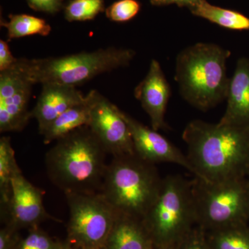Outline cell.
I'll return each instance as SVG.
<instances>
[{"label": "cell", "instance_id": "obj_24", "mask_svg": "<svg viewBox=\"0 0 249 249\" xmlns=\"http://www.w3.org/2000/svg\"><path fill=\"white\" fill-rule=\"evenodd\" d=\"M60 244L53 242L51 237L37 227L31 229L29 235L19 242L16 249H57Z\"/></svg>", "mask_w": 249, "mask_h": 249}, {"label": "cell", "instance_id": "obj_6", "mask_svg": "<svg viewBox=\"0 0 249 249\" xmlns=\"http://www.w3.org/2000/svg\"><path fill=\"white\" fill-rule=\"evenodd\" d=\"M142 222L156 249L178 247L196 225L192 181L180 175L163 178L158 198Z\"/></svg>", "mask_w": 249, "mask_h": 249}, {"label": "cell", "instance_id": "obj_30", "mask_svg": "<svg viewBox=\"0 0 249 249\" xmlns=\"http://www.w3.org/2000/svg\"><path fill=\"white\" fill-rule=\"evenodd\" d=\"M57 249H72L71 247H70V246H68L67 245H61V244H60V245H59L58 248Z\"/></svg>", "mask_w": 249, "mask_h": 249}, {"label": "cell", "instance_id": "obj_32", "mask_svg": "<svg viewBox=\"0 0 249 249\" xmlns=\"http://www.w3.org/2000/svg\"></svg>", "mask_w": 249, "mask_h": 249}, {"label": "cell", "instance_id": "obj_22", "mask_svg": "<svg viewBox=\"0 0 249 249\" xmlns=\"http://www.w3.org/2000/svg\"><path fill=\"white\" fill-rule=\"evenodd\" d=\"M104 11V0H71L65 7V18L70 22H84Z\"/></svg>", "mask_w": 249, "mask_h": 249}, {"label": "cell", "instance_id": "obj_15", "mask_svg": "<svg viewBox=\"0 0 249 249\" xmlns=\"http://www.w3.org/2000/svg\"><path fill=\"white\" fill-rule=\"evenodd\" d=\"M227 107L219 123L247 129L249 124V60L237 62L228 89Z\"/></svg>", "mask_w": 249, "mask_h": 249}, {"label": "cell", "instance_id": "obj_3", "mask_svg": "<svg viewBox=\"0 0 249 249\" xmlns=\"http://www.w3.org/2000/svg\"><path fill=\"white\" fill-rule=\"evenodd\" d=\"M229 51L213 43H196L178 54L175 80L180 94L192 106L209 110L227 99L230 78Z\"/></svg>", "mask_w": 249, "mask_h": 249}, {"label": "cell", "instance_id": "obj_23", "mask_svg": "<svg viewBox=\"0 0 249 249\" xmlns=\"http://www.w3.org/2000/svg\"><path fill=\"white\" fill-rule=\"evenodd\" d=\"M141 4L137 0H119L106 10V16L116 22L130 20L139 14Z\"/></svg>", "mask_w": 249, "mask_h": 249}, {"label": "cell", "instance_id": "obj_17", "mask_svg": "<svg viewBox=\"0 0 249 249\" xmlns=\"http://www.w3.org/2000/svg\"><path fill=\"white\" fill-rule=\"evenodd\" d=\"M96 91V90L90 91L85 96L83 102L67 109L49 124L41 134L43 136L44 143L47 145L56 142L75 129L88 126Z\"/></svg>", "mask_w": 249, "mask_h": 249}, {"label": "cell", "instance_id": "obj_31", "mask_svg": "<svg viewBox=\"0 0 249 249\" xmlns=\"http://www.w3.org/2000/svg\"><path fill=\"white\" fill-rule=\"evenodd\" d=\"M178 247H170V248H166V249H178Z\"/></svg>", "mask_w": 249, "mask_h": 249}, {"label": "cell", "instance_id": "obj_13", "mask_svg": "<svg viewBox=\"0 0 249 249\" xmlns=\"http://www.w3.org/2000/svg\"><path fill=\"white\" fill-rule=\"evenodd\" d=\"M171 96L169 83L160 62L152 60L146 76L134 89V96L150 116L152 128H168L165 121L167 106Z\"/></svg>", "mask_w": 249, "mask_h": 249}, {"label": "cell", "instance_id": "obj_18", "mask_svg": "<svg viewBox=\"0 0 249 249\" xmlns=\"http://www.w3.org/2000/svg\"><path fill=\"white\" fill-rule=\"evenodd\" d=\"M189 10L194 16L226 29L249 31V18L247 16L237 11L214 6L206 0H202Z\"/></svg>", "mask_w": 249, "mask_h": 249}, {"label": "cell", "instance_id": "obj_11", "mask_svg": "<svg viewBox=\"0 0 249 249\" xmlns=\"http://www.w3.org/2000/svg\"><path fill=\"white\" fill-rule=\"evenodd\" d=\"M44 193L23 176L22 173L12 180V193L9 202L1 209V217L6 226L20 228L37 227L47 219H58L46 211L43 202Z\"/></svg>", "mask_w": 249, "mask_h": 249}, {"label": "cell", "instance_id": "obj_20", "mask_svg": "<svg viewBox=\"0 0 249 249\" xmlns=\"http://www.w3.org/2000/svg\"><path fill=\"white\" fill-rule=\"evenodd\" d=\"M1 25L7 29L9 40L29 36H47L52 31L45 19L27 14L11 15L9 21H1Z\"/></svg>", "mask_w": 249, "mask_h": 249}, {"label": "cell", "instance_id": "obj_5", "mask_svg": "<svg viewBox=\"0 0 249 249\" xmlns=\"http://www.w3.org/2000/svg\"><path fill=\"white\" fill-rule=\"evenodd\" d=\"M135 56L132 49L109 47L64 56L18 58L17 65L34 85L58 83L76 88L103 73L129 66Z\"/></svg>", "mask_w": 249, "mask_h": 249}, {"label": "cell", "instance_id": "obj_14", "mask_svg": "<svg viewBox=\"0 0 249 249\" xmlns=\"http://www.w3.org/2000/svg\"><path fill=\"white\" fill-rule=\"evenodd\" d=\"M42 86L35 107L31 111V119L37 120L40 134L59 116L85 98L76 87L58 83H45Z\"/></svg>", "mask_w": 249, "mask_h": 249}, {"label": "cell", "instance_id": "obj_2", "mask_svg": "<svg viewBox=\"0 0 249 249\" xmlns=\"http://www.w3.org/2000/svg\"><path fill=\"white\" fill-rule=\"evenodd\" d=\"M106 149L88 126L55 142L45 156L50 181L64 194L100 193L107 170Z\"/></svg>", "mask_w": 249, "mask_h": 249}, {"label": "cell", "instance_id": "obj_12", "mask_svg": "<svg viewBox=\"0 0 249 249\" xmlns=\"http://www.w3.org/2000/svg\"><path fill=\"white\" fill-rule=\"evenodd\" d=\"M123 117L128 124L136 155L150 163H172L181 165L194 174L187 155L158 131L144 125L132 116L121 110Z\"/></svg>", "mask_w": 249, "mask_h": 249}, {"label": "cell", "instance_id": "obj_16", "mask_svg": "<svg viewBox=\"0 0 249 249\" xmlns=\"http://www.w3.org/2000/svg\"><path fill=\"white\" fill-rule=\"evenodd\" d=\"M107 249H156L142 219L118 213L108 237Z\"/></svg>", "mask_w": 249, "mask_h": 249}, {"label": "cell", "instance_id": "obj_4", "mask_svg": "<svg viewBox=\"0 0 249 249\" xmlns=\"http://www.w3.org/2000/svg\"><path fill=\"white\" fill-rule=\"evenodd\" d=\"M163 178L138 155L113 157L100 193L118 213L143 219L158 198Z\"/></svg>", "mask_w": 249, "mask_h": 249}, {"label": "cell", "instance_id": "obj_8", "mask_svg": "<svg viewBox=\"0 0 249 249\" xmlns=\"http://www.w3.org/2000/svg\"><path fill=\"white\" fill-rule=\"evenodd\" d=\"M69 211V235L83 249L106 246L118 213L101 193L65 194Z\"/></svg>", "mask_w": 249, "mask_h": 249}, {"label": "cell", "instance_id": "obj_28", "mask_svg": "<svg viewBox=\"0 0 249 249\" xmlns=\"http://www.w3.org/2000/svg\"><path fill=\"white\" fill-rule=\"evenodd\" d=\"M16 229L6 226L0 232V249H14L16 244L14 232Z\"/></svg>", "mask_w": 249, "mask_h": 249}, {"label": "cell", "instance_id": "obj_10", "mask_svg": "<svg viewBox=\"0 0 249 249\" xmlns=\"http://www.w3.org/2000/svg\"><path fill=\"white\" fill-rule=\"evenodd\" d=\"M88 126L109 155L136 154L130 129L121 109L98 91Z\"/></svg>", "mask_w": 249, "mask_h": 249}, {"label": "cell", "instance_id": "obj_1", "mask_svg": "<svg viewBox=\"0 0 249 249\" xmlns=\"http://www.w3.org/2000/svg\"><path fill=\"white\" fill-rule=\"evenodd\" d=\"M182 138L195 177L209 182L240 178L249 157L247 129L195 120L187 124Z\"/></svg>", "mask_w": 249, "mask_h": 249}, {"label": "cell", "instance_id": "obj_21", "mask_svg": "<svg viewBox=\"0 0 249 249\" xmlns=\"http://www.w3.org/2000/svg\"><path fill=\"white\" fill-rule=\"evenodd\" d=\"M211 249H249V231L242 226L207 232Z\"/></svg>", "mask_w": 249, "mask_h": 249}, {"label": "cell", "instance_id": "obj_26", "mask_svg": "<svg viewBox=\"0 0 249 249\" xmlns=\"http://www.w3.org/2000/svg\"><path fill=\"white\" fill-rule=\"evenodd\" d=\"M29 7L34 11L55 14L64 8L65 0H26Z\"/></svg>", "mask_w": 249, "mask_h": 249}, {"label": "cell", "instance_id": "obj_25", "mask_svg": "<svg viewBox=\"0 0 249 249\" xmlns=\"http://www.w3.org/2000/svg\"><path fill=\"white\" fill-rule=\"evenodd\" d=\"M178 249H211L208 243L207 232L196 225L180 242Z\"/></svg>", "mask_w": 249, "mask_h": 249}, {"label": "cell", "instance_id": "obj_9", "mask_svg": "<svg viewBox=\"0 0 249 249\" xmlns=\"http://www.w3.org/2000/svg\"><path fill=\"white\" fill-rule=\"evenodd\" d=\"M34 83L18 66L0 72V132H21L31 119L29 109Z\"/></svg>", "mask_w": 249, "mask_h": 249}, {"label": "cell", "instance_id": "obj_29", "mask_svg": "<svg viewBox=\"0 0 249 249\" xmlns=\"http://www.w3.org/2000/svg\"><path fill=\"white\" fill-rule=\"evenodd\" d=\"M201 1L202 0H150V3L153 6H157L176 4L179 7H187L189 9Z\"/></svg>", "mask_w": 249, "mask_h": 249}, {"label": "cell", "instance_id": "obj_7", "mask_svg": "<svg viewBox=\"0 0 249 249\" xmlns=\"http://www.w3.org/2000/svg\"><path fill=\"white\" fill-rule=\"evenodd\" d=\"M192 186L196 225L206 232L242 226L249 204L240 178L209 182L195 177Z\"/></svg>", "mask_w": 249, "mask_h": 249}, {"label": "cell", "instance_id": "obj_19", "mask_svg": "<svg viewBox=\"0 0 249 249\" xmlns=\"http://www.w3.org/2000/svg\"><path fill=\"white\" fill-rule=\"evenodd\" d=\"M22 174L16 161L15 151L9 137L0 139V204L5 207L11 199L12 180Z\"/></svg>", "mask_w": 249, "mask_h": 249}, {"label": "cell", "instance_id": "obj_27", "mask_svg": "<svg viewBox=\"0 0 249 249\" xmlns=\"http://www.w3.org/2000/svg\"><path fill=\"white\" fill-rule=\"evenodd\" d=\"M18 60L11 53L8 42L0 40V72L12 68Z\"/></svg>", "mask_w": 249, "mask_h": 249}]
</instances>
